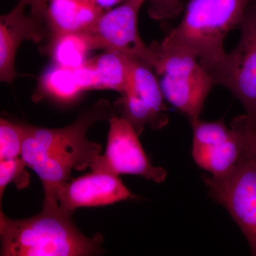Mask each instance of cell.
<instances>
[{
	"mask_svg": "<svg viewBox=\"0 0 256 256\" xmlns=\"http://www.w3.org/2000/svg\"><path fill=\"white\" fill-rule=\"evenodd\" d=\"M152 68L143 60L134 58L127 88L114 106L139 136L146 126L159 130L169 121L164 95Z\"/></svg>",
	"mask_w": 256,
	"mask_h": 256,
	"instance_id": "obj_9",
	"label": "cell"
},
{
	"mask_svg": "<svg viewBox=\"0 0 256 256\" xmlns=\"http://www.w3.org/2000/svg\"><path fill=\"white\" fill-rule=\"evenodd\" d=\"M109 124L105 153L90 169L105 170L117 175H139L156 183L163 182L166 172L151 164L138 139L139 136L127 120L116 116Z\"/></svg>",
	"mask_w": 256,
	"mask_h": 256,
	"instance_id": "obj_10",
	"label": "cell"
},
{
	"mask_svg": "<svg viewBox=\"0 0 256 256\" xmlns=\"http://www.w3.org/2000/svg\"><path fill=\"white\" fill-rule=\"evenodd\" d=\"M148 14L153 20H174L184 10L181 0H148Z\"/></svg>",
	"mask_w": 256,
	"mask_h": 256,
	"instance_id": "obj_18",
	"label": "cell"
},
{
	"mask_svg": "<svg viewBox=\"0 0 256 256\" xmlns=\"http://www.w3.org/2000/svg\"><path fill=\"white\" fill-rule=\"evenodd\" d=\"M239 28L238 46L226 56L213 79L240 101L249 122L256 128V0H249Z\"/></svg>",
	"mask_w": 256,
	"mask_h": 256,
	"instance_id": "obj_6",
	"label": "cell"
},
{
	"mask_svg": "<svg viewBox=\"0 0 256 256\" xmlns=\"http://www.w3.org/2000/svg\"><path fill=\"white\" fill-rule=\"evenodd\" d=\"M46 50L55 65L68 68L82 66L90 48L80 32L66 33L54 37L48 42Z\"/></svg>",
	"mask_w": 256,
	"mask_h": 256,
	"instance_id": "obj_15",
	"label": "cell"
},
{
	"mask_svg": "<svg viewBox=\"0 0 256 256\" xmlns=\"http://www.w3.org/2000/svg\"><path fill=\"white\" fill-rule=\"evenodd\" d=\"M190 120L194 134L192 156L212 176H222L242 162L256 160V128L246 114L234 118L230 129L223 120Z\"/></svg>",
	"mask_w": 256,
	"mask_h": 256,
	"instance_id": "obj_4",
	"label": "cell"
},
{
	"mask_svg": "<svg viewBox=\"0 0 256 256\" xmlns=\"http://www.w3.org/2000/svg\"><path fill=\"white\" fill-rule=\"evenodd\" d=\"M149 46L156 56L153 68L160 77L164 98L188 119L198 118L207 96L216 85L210 74L188 50L159 42H152Z\"/></svg>",
	"mask_w": 256,
	"mask_h": 256,
	"instance_id": "obj_5",
	"label": "cell"
},
{
	"mask_svg": "<svg viewBox=\"0 0 256 256\" xmlns=\"http://www.w3.org/2000/svg\"><path fill=\"white\" fill-rule=\"evenodd\" d=\"M28 166L22 156L10 159L0 160V203L3 194L10 183L14 182L18 190L26 188L30 184Z\"/></svg>",
	"mask_w": 256,
	"mask_h": 256,
	"instance_id": "obj_16",
	"label": "cell"
},
{
	"mask_svg": "<svg viewBox=\"0 0 256 256\" xmlns=\"http://www.w3.org/2000/svg\"><path fill=\"white\" fill-rule=\"evenodd\" d=\"M146 0H130L106 12L80 32L90 50H116L146 62L153 68L156 56L140 36L138 18Z\"/></svg>",
	"mask_w": 256,
	"mask_h": 256,
	"instance_id": "obj_7",
	"label": "cell"
},
{
	"mask_svg": "<svg viewBox=\"0 0 256 256\" xmlns=\"http://www.w3.org/2000/svg\"><path fill=\"white\" fill-rule=\"evenodd\" d=\"M204 180L210 196L228 210L256 256V160L242 162L222 176H204Z\"/></svg>",
	"mask_w": 256,
	"mask_h": 256,
	"instance_id": "obj_8",
	"label": "cell"
},
{
	"mask_svg": "<svg viewBox=\"0 0 256 256\" xmlns=\"http://www.w3.org/2000/svg\"><path fill=\"white\" fill-rule=\"evenodd\" d=\"M36 1L44 16L48 42L63 34L84 31L106 12L82 0Z\"/></svg>",
	"mask_w": 256,
	"mask_h": 256,
	"instance_id": "obj_13",
	"label": "cell"
},
{
	"mask_svg": "<svg viewBox=\"0 0 256 256\" xmlns=\"http://www.w3.org/2000/svg\"><path fill=\"white\" fill-rule=\"evenodd\" d=\"M134 57L116 50L88 60L82 66V82L89 90H112L122 95L127 88Z\"/></svg>",
	"mask_w": 256,
	"mask_h": 256,
	"instance_id": "obj_12",
	"label": "cell"
},
{
	"mask_svg": "<svg viewBox=\"0 0 256 256\" xmlns=\"http://www.w3.org/2000/svg\"><path fill=\"white\" fill-rule=\"evenodd\" d=\"M134 198L118 175L101 170H92L80 178L70 180L57 194L60 208L72 212L80 207L112 204Z\"/></svg>",
	"mask_w": 256,
	"mask_h": 256,
	"instance_id": "obj_11",
	"label": "cell"
},
{
	"mask_svg": "<svg viewBox=\"0 0 256 256\" xmlns=\"http://www.w3.org/2000/svg\"><path fill=\"white\" fill-rule=\"evenodd\" d=\"M82 92L74 69L54 64L42 75L32 98L35 102L48 98L58 102H67L76 99Z\"/></svg>",
	"mask_w": 256,
	"mask_h": 256,
	"instance_id": "obj_14",
	"label": "cell"
},
{
	"mask_svg": "<svg viewBox=\"0 0 256 256\" xmlns=\"http://www.w3.org/2000/svg\"><path fill=\"white\" fill-rule=\"evenodd\" d=\"M248 2L190 0L181 22L160 43L196 56L213 79L226 56L224 38L239 26Z\"/></svg>",
	"mask_w": 256,
	"mask_h": 256,
	"instance_id": "obj_3",
	"label": "cell"
},
{
	"mask_svg": "<svg viewBox=\"0 0 256 256\" xmlns=\"http://www.w3.org/2000/svg\"><path fill=\"white\" fill-rule=\"evenodd\" d=\"M114 111L108 101L100 100L66 127L18 122L22 132L23 159L41 180L45 198L57 200L60 188L72 180V170L82 171L96 164L101 146L87 139L88 131L96 122L110 120L116 116Z\"/></svg>",
	"mask_w": 256,
	"mask_h": 256,
	"instance_id": "obj_1",
	"label": "cell"
},
{
	"mask_svg": "<svg viewBox=\"0 0 256 256\" xmlns=\"http://www.w3.org/2000/svg\"><path fill=\"white\" fill-rule=\"evenodd\" d=\"M82 1L97 9L108 12L114 9V6L124 4L130 0H82Z\"/></svg>",
	"mask_w": 256,
	"mask_h": 256,
	"instance_id": "obj_19",
	"label": "cell"
},
{
	"mask_svg": "<svg viewBox=\"0 0 256 256\" xmlns=\"http://www.w3.org/2000/svg\"><path fill=\"white\" fill-rule=\"evenodd\" d=\"M2 256H86L102 252V238L86 236L74 224L72 212L57 200L44 198L42 212L14 220L0 210Z\"/></svg>",
	"mask_w": 256,
	"mask_h": 256,
	"instance_id": "obj_2",
	"label": "cell"
},
{
	"mask_svg": "<svg viewBox=\"0 0 256 256\" xmlns=\"http://www.w3.org/2000/svg\"><path fill=\"white\" fill-rule=\"evenodd\" d=\"M23 136L18 122L0 119V160L22 156Z\"/></svg>",
	"mask_w": 256,
	"mask_h": 256,
	"instance_id": "obj_17",
	"label": "cell"
}]
</instances>
